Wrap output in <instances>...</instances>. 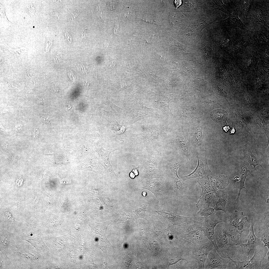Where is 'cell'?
<instances>
[{"label":"cell","mask_w":269,"mask_h":269,"mask_svg":"<svg viewBox=\"0 0 269 269\" xmlns=\"http://www.w3.org/2000/svg\"><path fill=\"white\" fill-rule=\"evenodd\" d=\"M243 215V212L235 210L233 219L230 222L229 224L236 228Z\"/></svg>","instance_id":"38"},{"label":"cell","mask_w":269,"mask_h":269,"mask_svg":"<svg viewBox=\"0 0 269 269\" xmlns=\"http://www.w3.org/2000/svg\"><path fill=\"white\" fill-rule=\"evenodd\" d=\"M132 166L133 167V169L132 172L135 176H137L138 175V170L139 168V166H138L136 167L134 165H133Z\"/></svg>","instance_id":"44"},{"label":"cell","mask_w":269,"mask_h":269,"mask_svg":"<svg viewBox=\"0 0 269 269\" xmlns=\"http://www.w3.org/2000/svg\"><path fill=\"white\" fill-rule=\"evenodd\" d=\"M241 168V180L239 186V192L236 200V201L237 202L239 201L241 191L242 189L243 188H244L247 190L245 187L244 182L246 177L250 174V172L248 168L246 166H242Z\"/></svg>","instance_id":"27"},{"label":"cell","mask_w":269,"mask_h":269,"mask_svg":"<svg viewBox=\"0 0 269 269\" xmlns=\"http://www.w3.org/2000/svg\"><path fill=\"white\" fill-rule=\"evenodd\" d=\"M223 130L225 132H227L229 129L228 126H226L224 127L223 128Z\"/></svg>","instance_id":"51"},{"label":"cell","mask_w":269,"mask_h":269,"mask_svg":"<svg viewBox=\"0 0 269 269\" xmlns=\"http://www.w3.org/2000/svg\"><path fill=\"white\" fill-rule=\"evenodd\" d=\"M97 150L100 162L104 169V172L106 176L111 181L117 179L118 177L113 170V166L110 162L109 156L112 152L117 149L109 151L105 150L100 145L98 147Z\"/></svg>","instance_id":"7"},{"label":"cell","mask_w":269,"mask_h":269,"mask_svg":"<svg viewBox=\"0 0 269 269\" xmlns=\"http://www.w3.org/2000/svg\"><path fill=\"white\" fill-rule=\"evenodd\" d=\"M43 99H41L39 101V104H43Z\"/></svg>","instance_id":"55"},{"label":"cell","mask_w":269,"mask_h":269,"mask_svg":"<svg viewBox=\"0 0 269 269\" xmlns=\"http://www.w3.org/2000/svg\"><path fill=\"white\" fill-rule=\"evenodd\" d=\"M142 195L144 197L146 196L147 195V193L145 191H143L142 193Z\"/></svg>","instance_id":"54"},{"label":"cell","mask_w":269,"mask_h":269,"mask_svg":"<svg viewBox=\"0 0 269 269\" xmlns=\"http://www.w3.org/2000/svg\"><path fill=\"white\" fill-rule=\"evenodd\" d=\"M16 234L0 229V251L3 254H7L9 248H17Z\"/></svg>","instance_id":"10"},{"label":"cell","mask_w":269,"mask_h":269,"mask_svg":"<svg viewBox=\"0 0 269 269\" xmlns=\"http://www.w3.org/2000/svg\"><path fill=\"white\" fill-rule=\"evenodd\" d=\"M194 221L205 233L208 238L212 242L218 254L222 255L216 243L215 235V229L218 223L225 222L226 219L222 215L214 213L212 215L202 216L197 214L194 216Z\"/></svg>","instance_id":"2"},{"label":"cell","mask_w":269,"mask_h":269,"mask_svg":"<svg viewBox=\"0 0 269 269\" xmlns=\"http://www.w3.org/2000/svg\"><path fill=\"white\" fill-rule=\"evenodd\" d=\"M132 106L134 109L143 113H148L159 112L158 109L147 107L140 101H135L133 103Z\"/></svg>","instance_id":"24"},{"label":"cell","mask_w":269,"mask_h":269,"mask_svg":"<svg viewBox=\"0 0 269 269\" xmlns=\"http://www.w3.org/2000/svg\"><path fill=\"white\" fill-rule=\"evenodd\" d=\"M224 25L230 27H237L244 30L245 25L239 18L237 8L235 7L233 13L223 21Z\"/></svg>","instance_id":"18"},{"label":"cell","mask_w":269,"mask_h":269,"mask_svg":"<svg viewBox=\"0 0 269 269\" xmlns=\"http://www.w3.org/2000/svg\"><path fill=\"white\" fill-rule=\"evenodd\" d=\"M266 247L261 245L256 247L253 257L250 260H246L248 269H261L262 263L268 251Z\"/></svg>","instance_id":"13"},{"label":"cell","mask_w":269,"mask_h":269,"mask_svg":"<svg viewBox=\"0 0 269 269\" xmlns=\"http://www.w3.org/2000/svg\"><path fill=\"white\" fill-rule=\"evenodd\" d=\"M121 223H128L134 220L132 212H127L123 214L120 216L119 219Z\"/></svg>","instance_id":"39"},{"label":"cell","mask_w":269,"mask_h":269,"mask_svg":"<svg viewBox=\"0 0 269 269\" xmlns=\"http://www.w3.org/2000/svg\"><path fill=\"white\" fill-rule=\"evenodd\" d=\"M86 29L85 28L83 27L81 31L80 34L81 37L83 38L85 37V31Z\"/></svg>","instance_id":"48"},{"label":"cell","mask_w":269,"mask_h":269,"mask_svg":"<svg viewBox=\"0 0 269 269\" xmlns=\"http://www.w3.org/2000/svg\"><path fill=\"white\" fill-rule=\"evenodd\" d=\"M264 12L261 9L256 8L254 10L252 18L255 23L261 22L266 25Z\"/></svg>","instance_id":"29"},{"label":"cell","mask_w":269,"mask_h":269,"mask_svg":"<svg viewBox=\"0 0 269 269\" xmlns=\"http://www.w3.org/2000/svg\"><path fill=\"white\" fill-rule=\"evenodd\" d=\"M210 177V180L214 183L217 191L225 188L230 183V181L227 176L220 175L218 177L214 176Z\"/></svg>","instance_id":"20"},{"label":"cell","mask_w":269,"mask_h":269,"mask_svg":"<svg viewBox=\"0 0 269 269\" xmlns=\"http://www.w3.org/2000/svg\"><path fill=\"white\" fill-rule=\"evenodd\" d=\"M215 240L218 248L222 257L229 255L228 237L225 229L224 226H216L215 229Z\"/></svg>","instance_id":"11"},{"label":"cell","mask_w":269,"mask_h":269,"mask_svg":"<svg viewBox=\"0 0 269 269\" xmlns=\"http://www.w3.org/2000/svg\"><path fill=\"white\" fill-rule=\"evenodd\" d=\"M214 192H211L201 196L200 199L196 204L198 209L209 206L213 202L216 201V197Z\"/></svg>","instance_id":"19"},{"label":"cell","mask_w":269,"mask_h":269,"mask_svg":"<svg viewBox=\"0 0 269 269\" xmlns=\"http://www.w3.org/2000/svg\"><path fill=\"white\" fill-rule=\"evenodd\" d=\"M232 263L229 259H224L221 257L214 248L209 252L205 262L204 268L212 269L220 267L222 269H226Z\"/></svg>","instance_id":"8"},{"label":"cell","mask_w":269,"mask_h":269,"mask_svg":"<svg viewBox=\"0 0 269 269\" xmlns=\"http://www.w3.org/2000/svg\"><path fill=\"white\" fill-rule=\"evenodd\" d=\"M142 20L146 22L155 24V21L152 15L150 14H146Z\"/></svg>","instance_id":"41"},{"label":"cell","mask_w":269,"mask_h":269,"mask_svg":"<svg viewBox=\"0 0 269 269\" xmlns=\"http://www.w3.org/2000/svg\"><path fill=\"white\" fill-rule=\"evenodd\" d=\"M211 116L214 120L217 122L226 120L228 116V113L222 109L214 110L211 113Z\"/></svg>","instance_id":"28"},{"label":"cell","mask_w":269,"mask_h":269,"mask_svg":"<svg viewBox=\"0 0 269 269\" xmlns=\"http://www.w3.org/2000/svg\"><path fill=\"white\" fill-rule=\"evenodd\" d=\"M198 184L201 186L202 191L201 196L211 192H214L210 183L209 177H205L198 179Z\"/></svg>","instance_id":"25"},{"label":"cell","mask_w":269,"mask_h":269,"mask_svg":"<svg viewBox=\"0 0 269 269\" xmlns=\"http://www.w3.org/2000/svg\"><path fill=\"white\" fill-rule=\"evenodd\" d=\"M129 175L130 177L132 179L134 178L135 176V175L132 172L130 173Z\"/></svg>","instance_id":"50"},{"label":"cell","mask_w":269,"mask_h":269,"mask_svg":"<svg viewBox=\"0 0 269 269\" xmlns=\"http://www.w3.org/2000/svg\"><path fill=\"white\" fill-rule=\"evenodd\" d=\"M206 156V150L201 151L197 154V157L198 164L197 166L194 171L189 175L180 177L183 181L192 178H196L198 179L210 176L217 177L209 168L207 162Z\"/></svg>","instance_id":"4"},{"label":"cell","mask_w":269,"mask_h":269,"mask_svg":"<svg viewBox=\"0 0 269 269\" xmlns=\"http://www.w3.org/2000/svg\"><path fill=\"white\" fill-rule=\"evenodd\" d=\"M174 3L176 8H177L181 4L182 1L181 0H175Z\"/></svg>","instance_id":"49"},{"label":"cell","mask_w":269,"mask_h":269,"mask_svg":"<svg viewBox=\"0 0 269 269\" xmlns=\"http://www.w3.org/2000/svg\"><path fill=\"white\" fill-rule=\"evenodd\" d=\"M171 171L174 180V187H178L182 186L183 181L178 176L177 171L178 168L181 166L180 164L175 161H171L168 163Z\"/></svg>","instance_id":"21"},{"label":"cell","mask_w":269,"mask_h":269,"mask_svg":"<svg viewBox=\"0 0 269 269\" xmlns=\"http://www.w3.org/2000/svg\"><path fill=\"white\" fill-rule=\"evenodd\" d=\"M146 99L152 108L158 109L160 114L169 117L173 115L169 106L171 99L166 95H156L147 97Z\"/></svg>","instance_id":"5"},{"label":"cell","mask_w":269,"mask_h":269,"mask_svg":"<svg viewBox=\"0 0 269 269\" xmlns=\"http://www.w3.org/2000/svg\"><path fill=\"white\" fill-rule=\"evenodd\" d=\"M225 230L227 235L229 248L235 246L240 245L242 244V234L233 226L229 225L224 226Z\"/></svg>","instance_id":"15"},{"label":"cell","mask_w":269,"mask_h":269,"mask_svg":"<svg viewBox=\"0 0 269 269\" xmlns=\"http://www.w3.org/2000/svg\"><path fill=\"white\" fill-rule=\"evenodd\" d=\"M176 137V143L179 148L184 154L189 157L192 150L183 132H179Z\"/></svg>","instance_id":"17"},{"label":"cell","mask_w":269,"mask_h":269,"mask_svg":"<svg viewBox=\"0 0 269 269\" xmlns=\"http://www.w3.org/2000/svg\"><path fill=\"white\" fill-rule=\"evenodd\" d=\"M202 131L201 128H197L195 129L194 136L195 142L196 146L201 145V144Z\"/></svg>","instance_id":"35"},{"label":"cell","mask_w":269,"mask_h":269,"mask_svg":"<svg viewBox=\"0 0 269 269\" xmlns=\"http://www.w3.org/2000/svg\"><path fill=\"white\" fill-rule=\"evenodd\" d=\"M147 204L144 203L137 207L134 213L137 217L144 218L145 215V211Z\"/></svg>","instance_id":"37"},{"label":"cell","mask_w":269,"mask_h":269,"mask_svg":"<svg viewBox=\"0 0 269 269\" xmlns=\"http://www.w3.org/2000/svg\"><path fill=\"white\" fill-rule=\"evenodd\" d=\"M65 36L68 41L70 43L72 41L71 38L69 34L67 31H66L65 33Z\"/></svg>","instance_id":"45"},{"label":"cell","mask_w":269,"mask_h":269,"mask_svg":"<svg viewBox=\"0 0 269 269\" xmlns=\"http://www.w3.org/2000/svg\"><path fill=\"white\" fill-rule=\"evenodd\" d=\"M239 180V178L238 176H235L234 178V181L235 182L238 181Z\"/></svg>","instance_id":"53"},{"label":"cell","mask_w":269,"mask_h":269,"mask_svg":"<svg viewBox=\"0 0 269 269\" xmlns=\"http://www.w3.org/2000/svg\"><path fill=\"white\" fill-rule=\"evenodd\" d=\"M253 2L252 0H241L239 3L241 6V11L243 14L247 18V14L249 12Z\"/></svg>","instance_id":"30"},{"label":"cell","mask_w":269,"mask_h":269,"mask_svg":"<svg viewBox=\"0 0 269 269\" xmlns=\"http://www.w3.org/2000/svg\"><path fill=\"white\" fill-rule=\"evenodd\" d=\"M144 170V173L148 176H151L154 175L156 172V167L154 162L151 161L149 163Z\"/></svg>","instance_id":"34"},{"label":"cell","mask_w":269,"mask_h":269,"mask_svg":"<svg viewBox=\"0 0 269 269\" xmlns=\"http://www.w3.org/2000/svg\"><path fill=\"white\" fill-rule=\"evenodd\" d=\"M41 235L40 233L27 234L21 231L16 233L17 239L27 241L30 243L36 250L42 254L44 253V246Z\"/></svg>","instance_id":"12"},{"label":"cell","mask_w":269,"mask_h":269,"mask_svg":"<svg viewBox=\"0 0 269 269\" xmlns=\"http://www.w3.org/2000/svg\"><path fill=\"white\" fill-rule=\"evenodd\" d=\"M41 118L42 121L45 123H49L50 119L49 117L43 116Z\"/></svg>","instance_id":"46"},{"label":"cell","mask_w":269,"mask_h":269,"mask_svg":"<svg viewBox=\"0 0 269 269\" xmlns=\"http://www.w3.org/2000/svg\"><path fill=\"white\" fill-rule=\"evenodd\" d=\"M214 208L209 206L200 208L197 214L202 216H209L213 214L214 213Z\"/></svg>","instance_id":"36"},{"label":"cell","mask_w":269,"mask_h":269,"mask_svg":"<svg viewBox=\"0 0 269 269\" xmlns=\"http://www.w3.org/2000/svg\"><path fill=\"white\" fill-rule=\"evenodd\" d=\"M248 218L247 216L243 217L239 222L236 227L237 229L242 233L245 231H247L249 228Z\"/></svg>","instance_id":"33"},{"label":"cell","mask_w":269,"mask_h":269,"mask_svg":"<svg viewBox=\"0 0 269 269\" xmlns=\"http://www.w3.org/2000/svg\"><path fill=\"white\" fill-rule=\"evenodd\" d=\"M194 250V258L197 262V269H203L205 263L209 252L215 248L210 241L201 244H193Z\"/></svg>","instance_id":"9"},{"label":"cell","mask_w":269,"mask_h":269,"mask_svg":"<svg viewBox=\"0 0 269 269\" xmlns=\"http://www.w3.org/2000/svg\"><path fill=\"white\" fill-rule=\"evenodd\" d=\"M60 182L62 185H66L70 184L71 182V180L69 178H66L62 179L61 180Z\"/></svg>","instance_id":"43"},{"label":"cell","mask_w":269,"mask_h":269,"mask_svg":"<svg viewBox=\"0 0 269 269\" xmlns=\"http://www.w3.org/2000/svg\"><path fill=\"white\" fill-rule=\"evenodd\" d=\"M245 148L243 150L244 154V157L247 159L251 166L253 165L257 173L259 176L257 171L256 167L259 165L262 167L261 165L260 159L255 156L252 152L250 148L247 145L245 146Z\"/></svg>","instance_id":"22"},{"label":"cell","mask_w":269,"mask_h":269,"mask_svg":"<svg viewBox=\"0 0 269 269\" xmlns=\"http://www.w3.org/2000/svg\"><path fill=\"white\" fill-rule=\"evenodd\" d=\"M267 263H266L265 267H264V269H269V250L267 254Z\"/></svg>","instance_id":"47"},{"label":"cell","mask_w":269,"mask_h":269,"mask_svg":"<svg viewBox=\"0 0 269 269\" xmlns=\"http://www.w3.org/2000/svg\"><path fill=\"white\" fill-rule=\"evenodd\" d=\"M129 124L131 125L136 122L147 118L159 115V112L146 113L130 108L124 104Z\"/></svg>","instance_id":"14"},{"label":"cell","mask_w":269,"mask_h":269,"mask_svg":"<svg viewBox=\"0 0 269 269\" xmlns=\"http://www.w3.org/2000/svg\"><path fill=\"white\" fill-rule=\"evenodd\" d=\"M230 133L232 134H234L235 132V130L234 128H231L230 129Z\"/></svg>","instance_id":"52"},{"label":"cell","mask_w":269,"mask_h":269,"mask_svg":"<svg viewBox=\"0 0 269 269\" xmlns=\"http://www.w3.org/2000/svg\"><path fill=\"white\" fill-rule=\"evenodd\" d=\"M217 196L219 198L217 201H215L212 204L214 207V210L216 211L221 210L224 212H226L225 206L227 200L224 196V194L220 192L218 190L215 192Z\"/></svg>","instance_id":"23"},{"label":"cell","mask_w":269,"mask_h":269,"mask_svg":"<svg viewBox=\"0 0 269 269\" xmlns=\"http://www.w3.org/2000/svg\"><path fill=\"white\" fill-rule=\"evenodd\" d=\"M79 13V11L77 9H74L71 13V16L72 20L75 18Z\"/></svg>","instance_id":"42"},{"label":"cell","mask_w":269,"mask_h":269,"mask_svg":"<svg viewBox=\"0 0 269 269\" xmlns=\"http://www.w3.org/2000/svg\"><path fill=\"white\" fill-rule=\"evenodd\" d=\"M0 269H12V266L8 257H4L0 252Z\"/></svg>","instance_id":"31"},{"label":"cell","mask_w":269,"mask_h":269,"mask_svg":"<svg viewBox=\"0 0 269 269\" xmlns=\"http://www.w3.org/2000/svg\"><path fill=\"white\" fill-rule=\"evenodd\" d=\"M179 226L178 230L180 236L186 241L194 244H201L210 241L194 220Z\"/></svg>","instance_id":"3"},{"label":"cell","mask_w":269,"mask_h":269,"mask_svg":"<svg viewBox=\"0 0 269 269\" xmlns=\"http://www.w3.org/2000/svg\"><path fill=\"white\" fill-rule=\"evenodd\" d=\"M133 260L132 256L130 254L125 255L123 258L122 263L126 267L129 268L130 263Z\"/></svg>","instance_id":"40"},{"label":"cell","mask_w":269,"mask_h":269,"mask_svg":"<svg viewBox=\"0 0 269 269\" xmlns=\"http://www.w3.org/2000/svg\"><path fill=\"white\" fill-rule=\"evenodd\" d=\"M147 189L152 192L156 198L158 197L162 192L163 189L159 183L157 182H152L146 186L142 188Z\"/></svg>","instance_id":"26"},{"label":"cell","mask_w":269,"mask_h":269,"mask_svg":"<svg viewBox=\"0 0 269 269\" xmlns=\"http://www.w3.org/2000/svg\"><path fill=\"white\" fill-rule=\"evenodd\" d=\"M269 227L260 231L261 240L264 244V247H266L269 250Z\"/></svg>","instance_id":"32"},{"label":"cell","mask_w":269,"mask_h":269,"mask_svg":"<svg viewBox=\"0 0 269 269\" xmlns=\"http://www.w3.org/2000/svg\"><path fill=\"white\" fill-rule=\"evenodd\" d=\"M254 225L253 217L251 220V225L247 243L242 244L240 246L242 249V253L240 257V261L249 259L251 251L255 250L258 245H261L262 241L261 238L257 237L254 233L253 226Z\"/></svg>","instance_id":"6"},{"label":"cell","mask_w":269,"mask_h":269,"mask_svg":"<svg viewBox=\"0 0 269 269\" xmlns=\"http://www.w3.org/2000/svg\"><path fill=\"white\" fill-rule=\"evenodd\" d=\"M16 248V251L9 250L7 254L10 256L12 269H43L46 258L40 252L23 254Z\"/></svg>","instance_id":"1"},{"label":"cell","mask_w":269,"mask_h":269,"mask_svg":"<svg viewBox=\"0 0 269 269\" xmlns=\"http://www.w3.org/2000/svg\"><path fill=\"white\" fill-rule=\"evenodd\" d=\"M101 110L103 115L108 117L116 113H120L127 116L125 111L115 105L108 100L103 103Z\"/></svg>","instance_id":"16"}]
</instances>
